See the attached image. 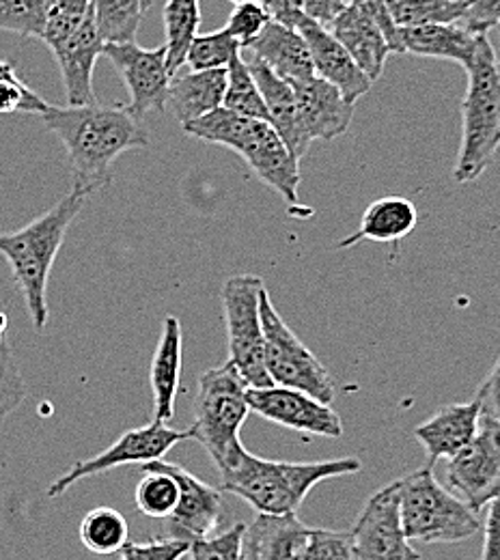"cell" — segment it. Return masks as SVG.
<instances>
[{
  "mask_svg": "<svg viewBox=\"0 0 500 560\" xmlns=\"http://www.w3.org/2000/svg\"><path fill=\"white\" fill-rule=\"evenodd\" d=\"M44 126L66 144L73 190L91 197L113 179V164L132 149H147L149 135L128 106H48Z\"/></svg>",
  "mask_w": 500,
  "mask_h": 560,
  "instance_id": "cell-1",
  "label": "cell"
},
{
  "mask_svg": "<svg viewBox=\"0 0 500 560\" xmlns=\"http://www.w3.org/2000/svg\"><path fill=\"white\" fill-rule=\"evenodd\" d=\"M86 199V195L72 188L68 197L26 226L11 233H0V257L7 259L13 280L24 295V304L35 330H44L48 324L50 272L59 250L63 248L68 231Z\"/></svg>",
  "mask_w": 500,
  "mask_h": 560,
  "instance_id": "cell-2",
  "label": "cell"
},
{
  "mask_svg": "<svg viewBox=\"0 0 500 560\" xmlns=\"http://www.w3.org/2000/svg\"><path fill=\"white\" fill-rule=\"evenodd\" d=\"M360 468L362 464L357 457L289 464L257 457L244 448L237 462L220 475V488L248 502L257 515H295L315 486L328 479L357 475Z\"/></svg>",
  "mask_w": 500,
  "mask_h": 560,
  "instance_id": "cell-3",
  "label": "cell"
},
{
  "mask_svg": "<svg viewBox=\"0 0 500 560\" xmlns=\"http://www.w3.org/2000/svg\"><path fill=\"white\" fill-rule=\"evenodd\" d=\"M188 137L222 144L246 160L251 171L275 192H279L289 206L298 203L300 168L298 158L287 149L283 139L268 121L248 119L226 108L184 124Z\"/></svg>",
  "mask_w": 500,
  "mask_h": 560,
  "instance_id": "cell-4",
  "label": "cell"
},
{
  "mask_svg": "<svg viewBox=\"0 0 500 560\" xmlns=\"http://www.w3.org/2000/svg\"><path fill=\"white\" fill-rule=\"evenodd\" d=\"M464 70L468 89L462 100V144L453 168L457 184L479 179L500 147V61L488 35L479 37L475 57Z\"/></svg>",
  "mask_w": 500,
  "mask_h": 560,
  "instance_id": "cell-5",
  "label": "cell"
},
{
  "mask_svg": "<svg viewBox=\"0 0 500 560\" xmlns=\"http://www.w3.org/2000/svg\"><path fill=\"white\" fill-rule=\"evenodd\" d=\"M246 390L248 384L231 362L208 369L199 377L195 422L188 431L212 457L220 475H224L246 448L240 440L242 424L251 415Z\"/></svg>",
  "mask_w": 500,
  "mask_h": 560,
  "instance_id": "cell-6",
  "label": "cell"
},
{
  "mask_svg": "<svg viewBox=\"0 0 500 560\" xmlns=\"http://www.w3.org/2000/svg\"><path fill=\"white\" fill-rule=\"evenodd\" d=\"M399 522L408 541L457 544L481 528L479 515L446 490L431 468H421L395 481Z\"/></svg>",
  "mask_w": 500,
  "mask_h": 560,
  "instance_id": "cell-7",
  "label": "cell"
},
{
  "mask_svg": "<svg viewBox=\"0 0 500 560\" xmlns=\"http://www.w3.org/2000/svg\"><path fill=\"white\" fill-rule=\"evenodd\" d=\"M261 328H264V360L275 386L302 390L322 404H333L337 386L328 369L289 328L275 308L268 289L261 291Z\"/></svg>",
  "mask_w": 500,
  "mask_h": 560,
  "instance_id": "cell-8",
  "label": "cell"
},
{
  "mask_svg": "<svg viewBox=\"0 0 500 560\" xmlns=\"http://www.w3.org/2000/svg\"><path fill=\"white\" fill-rule=\"evenodd\" d=\"M264 280L255 275H237L222 284V313L226 324L229 360L248 388L272 386L264 360L261 291Z\"/></svg>",
  "mask_w": 500,
  "mask_h": 560,
  "instance_id": "cell-9",
  "label": "cell"
},
{
  "mask_svg": "<svg viewBox=\"0 0 500 560\" xmlns=\"http://www.w3.org/2000/svg\"><path fill=\"white\" fill-rule=\"evenodd\" d=\"M188 438H190L188 429H173L164 422L151 420L147 427L126 431L106 451H102V453H97L89 459L75 462L66 475H61L55 483H50L48 495L59 498L66 491H70V488L75 486L78 481L95 477V475H104V472L115 470L119 466H130V464L144 466L149 462H158L173 446H177L179 442H184Z\"/></svg>",
  "mask_w": 500,
  "mask_h": 560,
  "instance_id": "cell-10",
  "label": "cell"
},
{
  "mask_svg": "<svg viewBox=\"0 0 500 560\" xmlns=\"http://www.w3.org/2000/svg\"><path fill=\"white\" fill-rule=\"evenodd\" d=\"M446 490L475 513L500 493V427L481 415L477 435L455 457L446 459Z\"/></svg>",
  "mask_w": 500,
  "mask_h": 560,
  "instance_id": "cell-11",
  "label": "cell"
},
{
  "mask_svg": "<svg viewBox=\"0 0 500 560\" xmlns=\"http://www.w3.org/2000/svg\"><path fill=\"white\" fill-rule=\"evenodd\" d=\"M117 73L124 78L130 104L128 110L135 117H144L149 110L164 113L168 106L171 71L166 66V48H143L132 44H104V52Z\"/></svg>",
  "mask_w": 500,
  "mask_h": 560,
  "instance_id": "cell-12",
  "label": "cell"
},
{
  "mask_svg": "<svg viewBox=\"0 0 500 560\" xmlns=\"http://www.w3.org/2000/svg\"><path fill=\"white\" fill-rule=\"evenodd\" d=\"M246 401L251 412L291 431L330 440L344 435L341 417L328 404H322L302 390L275 384L266 388H248Z\"/></svg>",
  "mask_w": 500,
  "mask_h": 560,
  "instance_id": "cell-13",
  "label": "cell"
},
{
  "mask_svg": "<svg viewBox=\"0 0 500 560\" xmlns=\"http://www.w3.org/2000/svg\"><path fill=\"white\" fill-rule=\"evenodd\" d=\"M357 560H421L399 522L397 486L375 491L352 526Z\"/></svg>",
  "mask_w": 500,
  "mask_h": 560,
  "instance_id": "cell-14",
  "label": "cell"
},
{
  "mask_svg": "<svg viewBox=\"0 0 500 560\" xmlns=\"http://www.w3.org/2000/svg\"><path fill=\"white\" fill-rule=\"evenodd\" d=\"M144 466L158 468L168 472L179 488V500L171 517L166 520V533L171 539L182 541H197L204 537H210L220 524L222 517V495L220 491L204 483L195 475H190L186 468L173 462H149Z\"/></svg>",
  "mask_w": 500,
  "mask_h": 560,
  "instance_id": "cell-15",
  "label": "cell"
},
{
  "mask_svg": "<svg viewBox=\"0 0 500 560\" xmlns=\"http://www.w3.org/2000/svg\"><path fill=\"white\" fill-rule=\"evenodd\" d=\"M295 93L298 119L304 139L333 140L346 135L354 119V104L326 80L313 75L309 80L291 82Z\"/></svg>",
  "mask_w": 500,
  "mask_h": 560,
  "instance_id": "cell-16",
  "label": "cell"
},
{
  "mask_svg": "<svg viewBox=\"0 0 500 560\" xmlns=\"http://www.w3.org/2000/svg\"><path fill=\"white\" fill-rule=\"evenodd\" d=\"M298 33L304 37L309 46L317 78L337 86L350 104H357L362 95L369 93L371 80L360 71L352 57L348 55V50L330 35L328 28L306 18L298 26Z\"/></svg>",
  "mask_w": 500,
  "mask_h": 560,
  "instance_id": "cell-17",
  "label": "cell"
},
{
  "mask_svg": "<svg viewBox=\"0 0 500 560\" xmlns=\"http://www.w3.org/2000/svg\"><path fill=\"white\" fill-rule=\"evenodd\" d=\"M50 52L55 55L61 70L63 86L68 93V106L95 104L93 70L104 52V42L97 33L93 11L73 35L63 44L55 46Z\"/></svg>",
  "mask_w": 500,
  "mask_h": 560,
  "instance_id": "cell-18",
  "label": "cell"
},
{
  "mask_svg": "<svg viewBox=\"0 0 500 560\" xmlns=\"http://www.w3.org/2000/svg\"><path fill=\"white\" fill-rule=\"evenodd\" d=\"M479 420H481V408L475 399L468 404L444 406L431 419L423 420L415 429V438L426 451V457H428L426 468L433 470L435 462L451 459L462 448H466L477 435Z\"/></svg>",
  "mask_w": 500,
  "mask_h": 560,
  "instance_id": "cell-19",
  "label": "cell"
},
{
  "mask_svg": "<svg viewBox=\"0 0 500 560\" xmlns=\"http://www.w3.org/2000/svg\"><path fill=\"white\" fill-rule=\"evenodd\" d=\"M240 55L246 61L251 75L255 78V84H257L261 100L266 104V110H268L270 126L283 139L287 149L300 160L309 149V140L304 139L302 128H300L295 93H293L291 82L277 75L264 61H259L251 55H244V52H240Z\"/></svg>",
  "mask_w": 500,
  "mask_h": 560,
  "instance_id": "cell-20",
  "label": "cell"
},
{
  "mask_svg": "<svg viewBox=\"0 0 500 560\" xmlns=\"http://www.w3.org/2000/svg\"><path fill=\"white\" fill-rule=\"evenodd\" d=\"M309 533L298 515H257L244 533V560H302Z\"/></svg>",
  "mask_w": 500,
  "mask_h": 560,
  "instance_id": "cell-21",
  "label": "cell"
},
{
  "mask_svg": "<svg viewBox=\"0 0 500 560\" xmlns=\"http://www.w3.org/2000/svg\"><path fill=\"white\" fill-rule=\"evenodd\" d=\"M182 353H184L182 324L177 317L168 315L162 324L160 341L153 351L151 369H149L153 420L164 424L175 417V399H177L179 377H182Z\"/></svg>",
  "mask_w": 500,
  "mask_h": 560,
  "instance_id": "cell-22",
  "label": "cell"
},
{
  "mask_svg": "<svg viewBox=\"0 0 500 560\" xmlns=\"http://www.w3.org/2000/svg\"><path fill=\"white\" fill-rule=\"evenodd\" d=\"M240 52L264 61L287 82H300L315 75L304 37L298 31L287 28L272 20L266 24L261 35Z\"/></svg>",
  "mask_w": 500,
  "mask_h": 560,
  "instance_id": "cell-23",
  "label": "cell"
},
{
  "mask_svg": "<svg viewBox=\"0 0 500 560\" xmlns=\"http://www.w3.org/2000/svg\"><path fill=\"white\" fill-rule=\"evenodd\" d=\"M328 31L371 82L382 75L386 57L393 52V48L384 33L367 15L348 4L328 26Z\"/></svg>",
  "mask_w": 500,
  "mask_h": 560,
  "instance_id": "cell-24",
  "label": "cell"
},
{
  "mask_svg": "<svg viewBox=\"0 0 500 560\" xmlns=\"http://www.w3.org/2000/svg\"><path fill=\"white\" fill-rule=\"evenodd\" d=\"M479 37L481 35L468 31L462 22L399 28V42L404 52L426 59L453 61L462 68L473 61Z\"/></svg>",
  "mask_w": 500,
  "mask_h": 560,
  "instance_id": "cell-25",
  "label": "cell"
},
{
  "mask_svg": "<svg viewBox=\"0 0 500 560\" xmlns=\"http://www.w3.org/2000/svg\"><path fill=\"white\" fill-rule=\"evenodd\" d=\"M226 91V70L188 71L173 75L168 104L179 124L197 121L222 108Z\"/></svg>",
  "mask_w": 500,
  "mask_h": 560,
  "instance_id": "cell-26",
  "label": "cell"
},
{
  "mask_svg": "<svg viewBox=\"0 0 500 560\" xmlns=\"http://www.w3.org/2000/svg\"><path fill=\"white\" fill-rule=\"evenodd\" d=\"M419 222L417 208L404 197H384L373 201L362 213L357 233L339 242V248H352L358 242L393 244L408 237Z\"/></svg>",
  "mask_w": 500,
  "mask_h": 560,
  "instance_id": "cell-27",
  "label": "cell"
},
{
  "mask_svg": "<svg viewBox=\"0 0 500 560\" xmlns=\"http://www.w3.org/2000/svg\"><path fill=\"white\" fill-rule=\"evenodd\" d=\"M162 18L166 33V66L171 75H175L186 66L188 50L199 35L201 4L199 0H166Z\"/></svg>",
  "mask_w": 500,
  "mask_h": 560,
  "instance_id": "cell-28",
  "label": "cell"
},
{
  "mask_svg": "<svg viewBox=\"0 0 500 560\" xmlns=\"http://www.w3.org/2000/svg\"><path fill=\"white\" fill-rule=\"evenodd\" d=\"M128 520L111 506H97L89 511L80 522V541L89 552L100 557L121 552L128 544Z\"/></svg>",
  "mask_w": 500,
  "mask_h": 560,
  "instance_id": "cell-29",
  "label": "cell"
},
{
  "mask_svg": "<svg viewBox=\"0 0 500 560\" xmlns=\"http://www.w3.org/2000/svg\"><path fill=\"white\" fill-rule=\"evenodd\" d=\"M97 33L104 44H132L143 22L141 0H91Z\"/></svg>",
  "mask_w": 500,
  "mask_h": 560,
  "instance_id": "cell-30",
  "label": "cell"
},
{
  "mask_svg": "<svg viewBox=\"0 0 500 560\" xmlns=\"http://www.w3.org/2000/svg\"><path fill=\"white\" fill-rule=\"evenodd\" d=\"M386 9L397 28L455 24L466 15V0H386Z\"/></svg>",
  "mask_w": 500,
  "mask_h": 560,
  "instance_id": "cell-31",
  "label": "cell"
},
{
  "mask_svg": "<svg viewBox=\"0 0 500 560\" xmlns=\"http://www.w3.org/2000/svg\"><path fill=\"white\" fill-rule=\"evenodd\" d=\"M222 108L248 119L268 121V110L261 100V93L240 52L226 66V91H224Z\"/></svg>",
  "mask_w": 500,
  "mask_h": 560,
  "instance_id": "cell-32",
  "label": "cell"
},
{
  "mask_svg": "<svg viewBox=\"0 0 500 560\" xmlns=\"http://www.w3.org/2000/svg\"><path fill=\"white\" fill-rule=\"evenodd\" d=\"M143 472L144 477L135 491L139 511L151 520H168L179 500L177 481L168 472L151 466H143Z\"/></svg>",
  "mask_w": 500,
  "mask_h": 560,
  "instance_id": "cell-33",
  "label": "cell"
},
{
  "mask_svg": "<svg viewBox=\"0 0 500 560\" xmlns=\"http://www.w3.org/2000/svg\"><path fill=\"white\" fill-rule=\"evenodd\" d=\"M50 0H0V31L42 39Z\"/></svg>",
  "mask_w": 500,
  "mask_h": 560,
  "instance_id": "cell-34",
  "label": "cell"
},
{
  "mask_svg": "<svg viewBox=\"0 0 500 560\" xmlns=\"http://www.w3.org/2000/svg\"><path fill=\"white\" fill-rule=\"evenodd\" d=\"M91 0H50L42 42L53 50L73 35L91 15Z\"/></svg>",
  "mask_w": 500,
  "mask_h": 560,
  "instance_id": "cell-35",
  "label": "cell"
},
{
  "mask_svg": "<svg viewBox=\"0 0 500 560\" xmlns=\"http://www.w3.org/2000/svg\"><path fill=\"white\" fill-rule=\"evenodd\" d=\"M240 52V44L224 31L197 35L193 42L186 66L190 71L226 70L229 61Z\"/></svg>",
  "mask_w": 500,
  "mask_h": 560,
  "instance_id": "cell-36",
  "label": "cell"
},
{
  "mask_svg": "<svg viewBox=\"0 0 500 560\" xmlns=\"http://www.w3.org/2000/svg\"><path fill=\"white\" fill-rule=\"evenodd\" d=\"M244 533L246 524H233L218 535L193 541L186 557L188 560H244Z\"/></svg>",
  "mask_w": 500,
  "mask_h": 560,
  "instance_id": "cell-37",
  "label": "cell"
},
{
  "mask_svg": "<svg viewBox=\"0 0 500 560\" xmlns=\"http://www.w3.org/2000/svg\"><path fill=\"white\" fill-rule=\"evenodd\" d=\"M26 399V384L15 360L13 348L4 343L0 348V422L9 419Z\"/></svg>",
  "mask_w": 500,
  "mask_h": 560,
  "instance_id": "cell-38",
  "label": "cell"
},
{
  "mask_svg": "<svg viewBox=\"0 0 500 560\" xmlns=\"http://www.w3.org/2000/svg\"><path fill=\"white\" fill-rule=\"evenodd\" d=\"M302 560H357L352 530L311 528Z\"/></svg>",
  "mask_w": 500,
  "mask_h": 560,
  "instance_id": "cell-39",
  "label": "cell"
},
{
  "mask_svg": "<svg viewBox=\"0 0 500 560\" xmlns=\"http://www.w3.org/2000/svg\"><path fill=\"white\" fill-rule=\"evenodd\" d=\"M268 22H270V18H268L266 9L259 4V0H253V2L235 4L224 31L240 44V50H242L261 35V31L266 28Z\"/></svg>",
  "mask_w": 500,
  "mask_h": 560,
  "instance_id": "cell-40",
  "label": "cell"
},
{
  "mask_svg": "<svg viewBox=\"0 0 500 560\" xmlns=\"http://www.w3.org/2000/svg\"><path fill=\"white\" fill-rule=\"evenodd\" d=\"M190 550L188 541L182 539H158L149 544H126L119 560H182Z\"/></svg>",
  "mask_w": 500,
  "mask_h": 560,
  "instance_id": "cell-41",
  "label": "cell"
},
{
  "mask_svg": "<svg viewBox=\"0 0 500 560\" xmlns=\"http://www.w3.org/2000/svg\"><path fill=\"white\" fill-rule=\"evenodd\" d=\"M462 24L477 35H488L490 28H499L500 0H466Z\"/></svg>",
  "mask_w": 500,
  "mask_h": 560,
  "instance_id": "cell-42",
  "label": "cell"
},
{
  "mask_svg": "<svg viewBox=\"0 0 500 560\" xmlns=\"http://www.w3.org/2000/svg\"><path fill=\"white\" fill-rule=\"evenodd\" d=\"M348 4L358 9L362 15H367L384 33L393 52H404L402 42H399V28L393 24V20L388 15L386 0H348Z\"/></svg>",
  "mask_w": 500,
  "mask_h": 560,
  "instance_id": "cell-43",
  "label": "cell"
},
{
  "mask_svg": "<svg viewBox=\"0 0 500 560\" xmlns=\"http://www.w3.org/2000/svg\"><path fill=\"white\" fill-rule=\"evenodd\" d=\"M475 401L479 404L481 415L486 419L495 420L500 427V358L488 373V377L481 382Z\"/></svg>",
  "mask_w": 500,
  "mask_h": 560,
  "instance_id": "cell-44",
  "label": "cell"
},
{
  "mask_svg": "<svg viewBox=\"0 0 500 560\" xmlns=\"http://www.w3.org/2000/svg\"><path fill=\"white\" fill-rule=\"evenodd\" d=\"M484 550L481 560H500V493L488 502L484 520Z\"/></svg>",
  "mask_w": 500,
  "mask_h": 560,
  "instance_id": "cell-45",
  "label": "cell"
},
{
  "mask_svg": "<svg viewBox=\"0 0 500 560\" xmlns=\"http://www.w3.org/2000/svg\"><path fill=\"white\" fill-rule=\"evenodd\" d=\"M259 4L266 9V13L272 22L283 24L293 31H298V26L306 20L302 0H259Z\"/></svg>",
  "mask_w": 500,
  "mask_h": 560,
  "instance_id": "cell-46",
  "label": "cell"
},
{
  "mask_svg": "<svg viewBox=\"0 0 500 560\" xmlns=\"http://www.w3.org/2000/svg\"><path fill=\"white\" fill-rule=\"evenodd\" d=\"M346 7L348 0H302L304 15L324 28H328Z\"/></svg>",
  "mask_w": 500,
  "mask_h": 560,
  "instance_id": "cell-47",
  "label": "cell"
},
{
  "mask_svg": "<svg viewBox=\"0 0 500 560\" xmlns=\"http://www.w3.org/2000/svg\"><path fill=\"white\" fill-rule=\"evenodd\" d=\"M7 326H9L7 315H4V313H0V348H2L4 343H9V341H7Z\"/></svg>",
  "mask_w": 500,
  "mask_h": 560,
  "instance_id": "cell-48",
  "label": "cell"
},
{
  "mask_svg": "<svg viewBox=\"0 0 500 560\" xmlns=\"http://www.w3.org/2000/svg\"><path fill=\"white\" fill-rule=\"evenodd\" d=\"M11 73H15V68H13L9 61L0 59V80H2V78H7V75H11Z\"/></svg>",
  "mask_w": 500,
  "mask_h": 560,
  "instance_id": "cell-49",
  "label": "cell"
},
{
  "mask_svg": "<svg viewBox=\"0 0 500 560\" xmlns=\"http://www.w3.org/2000/svg\"><path fill=\"white\" fill-rule=\"evenodd\" d=\"M153 2H155V0H141V4H143L144 11H149V9L153 7Z\"/></svg>",
  "mask_w": 500,
  "mask_h": 560,
  "instance_id": "cell-50",
  "label": "cell"
},
{
  "mask_svg": "<svg viewBox=\"0 0 500 560\" xmlns=\"http://www.w3.org/2000/svg\"><path fill=\"white\" fill-rule=\"evenodd\" d=\"M231 2H235V4H242V2H253V0H231Z\"/></svg>",
  "mask_w": 500,
  "mask_h": 560,
  "instance_id": "cell-51",
  "label": "cell"
},
{
  "mask_svg": "<svg viewBox=\"0 0 500 560\" xmlns=\"http://www.w3.org/2000/svg\"><path fill=\"white\" fill-rule=\"evenodd\" d=\"M499 35H500V26H499Z\"/></svg>",
  "mask_w": 500,
  "mask_h": 560,
  "instance_id": "cell-52",
  "label": "cell"
}]
</instances>
